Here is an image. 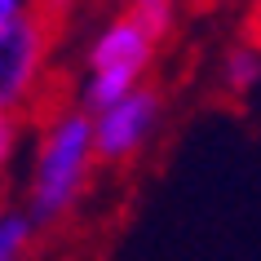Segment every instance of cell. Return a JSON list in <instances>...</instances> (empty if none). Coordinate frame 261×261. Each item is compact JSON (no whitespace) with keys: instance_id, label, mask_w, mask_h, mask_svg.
Here are the masks:
<instances>
[{"instance_id":"277c9868","label":"cell","mask_w":261,"mask_h":261,"mask_svg":"<svg viewBox=\"0 0 261 261\" xmlns=\"http://www.w3.org/2000/svg\"><path fill=\"white\" fill-rule=\"evenodd\" d=\"M160 124H164V93L146 80V84H138L128 97L111 102L107 111H97V115H93L97 164L128 168L155 138H160Z\"/></svg>"},{"instance_id":"52a82bcc","label":"cell","mask_w":261,"mask_h":261,"mask_svg":"<svg viewBox=\"0 0 261 261\" xmlns=\"http://www.w3.org/2000/svg\"><path fill=\"white\" fill-rule=\"evenodd\" d=\"M22 146H27V115H0V186L9 181Z\"/></svg>"},{"instance_id":"3957f363","label":"cell","mask_w":261,"mask_h":261,"mask_svg":"<svg viewBox=\"0 0 261 261\" xmlns=\"http://www.w3.org/2000/svg\"><path fill=\"white\" fill-rule=\"evenodd\" d=\"M54 58V18L49 5L31 0L18 22L0 31V115H27L40 107Z\"/></svg>"},{"instance_id":"6da1fadb","label":"cell","mask_w":261,"mask_h":261,"mask_svg":"<svg viewBox=\"0 0 261 261\" xmlns=\"http://www.w3.org/2000/svg\"><path fill=\"white\" fill-rule=\"evenodd\" d=\"M97 168L93 151V115L80 107H54L36 128L27 168V199L22 208L36 226H58L80 208Z\"/></svg>"},{"instance_id":"5b68a950","label":"cell","mask_w":261,"mask_h":261,"mask_svg":"<svg viewBox=\"0 0 261 261\" xmlns=\"http://www.w3.org/2000/svg\"><path fill=\"white\" fill-rule=\"evenodd\" d=\"M261 84V44L252 40H239L226 49V58H221V89L234 97L252 93Z\"/></svg>"},{"instance_id":"7a4b0ae2","label":"cell","mask_w":261,"mask_h":261,"mask_svg":"<svg viewBox=\"0 0 261 261\" xmlns=\"http://www.w3.org/2000/svg\"><path fill=\"white\" fill-rule=\"evenodd\" d=\"M160 44L164 40H160L133 9L111 14L107 22L97 27V36L89 40V49H84V75H80L75 107L89 111V115H97V111H107L111 102L128 97L138 84H146Z\"/></svg>"},{"instance_id":"8992f818","label":"cell","mask_w":261,"mask_h":261,"mask_svg":"<svg viewBox=\"0 0 261 261\" xmlns=\"http://www.w3.org/2000/svg\"><path fill=\"white\" fill-rule=\"evenodd\" d=\"M40 226L31 221L27 208L18 204H0V261H27L36 248Z\"/></svg>"},{"instance_id":"ba28073f","label":"cell","mask_w":261,"mask_h":261,"mask_svg":"<svg viewBox=\"0 0 261 261\" xmlns=\"http://www.w3.org/2000/svg\"><path fill=\"white\" fill-rule=\"evenodd\" d=\"M120 9H177V0H120Z\"/></svg>"}]
</instances>
